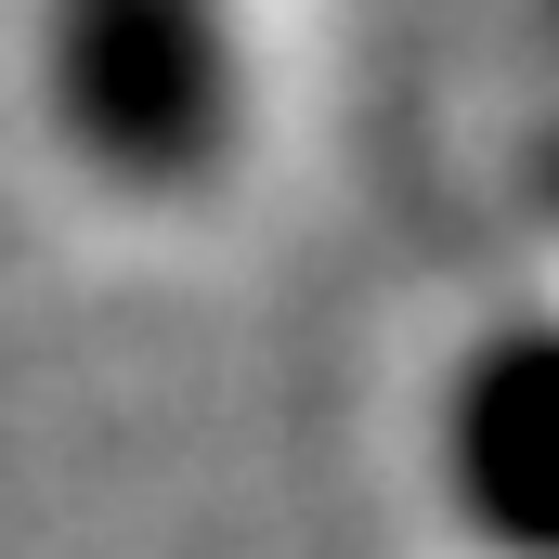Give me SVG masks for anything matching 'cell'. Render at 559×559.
Here are the masks:
<instances>
[{"label": "cell", "mask_w": 559, "mask_h": 559, "mask_svg": "<svg viewBox=\"0 0 559 559\" xmlns=\"http://www.w3.org/2000/svg\"><path fill=\"white\" fill-rule=\"evenodd\" d=\"M52 131L118 195H195L235 156V0H39Z\"/></svg>", "instance_id": "1"}, {"label": "cell", "mask_w": 559, "mask_h": 559, "mask_svg": "<svg viewBox=\"0 0 559 559\" xmlns=\"http://www.w3.org/2000/svg\"><path fill=\"white\" fill-rule=\"evenodd\" d=\"M442 495L495 559H559V312L495 325L442 391Z\"/></svg>", "instance_id": "2"}, {"label": "cell", "mask_w": 559, "mask_h": 559, "mask_svg": "<svg viewBox=\"0 0 559 559\" xmlns=\"http://www.w3.org/2000/svg\"><path fill=\"white\" fill-rule=\"evenodd\" d=\"M534 195H547V209H559V131H547V156H534Z\"/></svg>", "instance_id": "3"}]
</instances>
